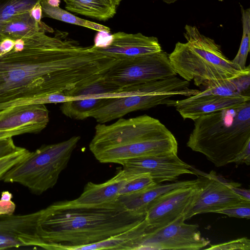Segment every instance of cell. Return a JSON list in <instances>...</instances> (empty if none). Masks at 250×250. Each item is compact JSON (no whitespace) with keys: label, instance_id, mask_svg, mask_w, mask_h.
<instances>
[{"label":"cell","instance_id":"d6a6232c","mask_svg":"<svg viewBox=\"0 0 250 250\" xmlns=\"http://www.w3.org/2000/svg\"><path fill=\"white\" fill-rule=\"evenodd\" d=\"M12 194L8 191L1 193L0 199V215H11L14 214L16 206L12 200Z\"/></svg>","mask_w":250,"mask_h":250},{"label":"cell","instance_id":"2e32d148","mask_svg":"<svg viewBox=\"0 0 250 250\" xmlns=\"http://www.w3.org/2000/svg\"><path fill=\"white\" fill-rule=\"evenodd\" d=\"M249 100L250 95L223 96L205 95L199 97L191 96L180 100H172L174 106L184 119L193 121L205 115L239 105Z\"/></svg>","mask_w":250,"mask_h":250},{"label":"cell","instance_id":"4dcf8cb0","mask_svg":"<svg viewBox=\"0 0 250 250\" xmlns=\"http://www.w3.org/2000/svg\"><path fill=\"white\" fill-rule=\"evenodd\" d=\"M206 250H250V240L247 237H242L216 245H212Z\"/></svg>","mask_w":250,"mask_h":250},{"label":"cell","instance_id":"7c38bea8","mask_svg":"<svg viewBox=\"0 0 250 250\" xmlns=\"http://www.w3.org/2000/svg\"><path fill=\"white\" fill-rule=\"evenodd\" d=\"M197 193L196 183L194 186L176 188L163 194L148 206L145 218L147 225L151 227L163 226L184 216Z\"/></svg>","mask_w":250,"mask_h":250},{"label":"cell","instance_id":"cb8c5ba5","mask_svg":"<svg viewBox=\"0 0 250 250\" xmlns=\"http://www.w3.org/2000/svg\"><path fill=\"white\" fill-rule=\"evenodd\" d=\"M120 87L106 82L103 77L98 80L65 92L72 99L111 98Z\"/></svg>","mask_w":250,"mask_h":250},{"label":"cell","instance_id":"603a6c76","mask_svg":"<svg viewBox=\"0 0 250 250\" xmlns=\"http://www.w3.org/2000/svg\"><path fill=\"white\" fill-rule=\"evenodd\" d=\"M250 69L239 76L223 82L218 84L205 88L192 96L205 95L236 96L250 95Z\"/></svg>","mask_w":250,"mask_h":250},{"label":"cell","instance_id":"ac0fdd59","mask_svg":"<svg viewBox=\"0 0 250 250\" xmlns=\"http://www.w3.org/2000/svg\"><path fill=\"white\" fill-rule=\"evenodd\" d=\"M49 121V111L44 104L17 105L0 111V130L31 124L46 126Z\"/></svg>","mask_w":250,"mask_h":250},{"label":"cell","instance_id":"60d3db41","mask_svg":"<svg viewBox=\"0 0 250 250\" xmlns=\"http://www.w3.org/2000/svg\"><path fill=\"white\" fill-rule=\"evenodd\" d=\"M164 2L167 4H172L176 2L177 0H162Z\"/></svg>","mask_w":250,"mask_h":250},{"label":"cell","instance_id":"4fadbf2b","mask_svg":"<svg viewBox=\"0 0 250 250\" xmlns=\"http://www.w3.org/2000/svg\"><path fill=\"white\" fill-rule=\"evenodd\" d=\"M121 165L129 174H149L157 184L174 181L183 174H194L193 167L180 159L177 154L135 158Z\"/></svg>","mask_w":250,"mask_h":250},{"label":"cell","instance_id":"6da1fadb","mask_svg":"<svg viewBox=\"0 0 250 250\" xmlns=\"http://www.w3.org/2000/svg\"><path fill=\"white\" fill-rule=\"evenodd\" d=\"M56 31L22 38L24 47L0 56V104L66 92L103 77L115 60Z\"/></svg>","mask_w":250,"mask_h":250},{"label":"cell","instance_id":"836d02e7","mask_svg":"<svg viewBox=\"0 0 250 250\" xmlns=\"http://www.w3.org/2000/svg\"><path fill=\"white\" fill-rule=\"evenodd\" d=\"M21 148L16 146L11 137L0 139V158L16 152Z\"/></svg>","mask_w":250,"mask_h":250},{"label":"cell","instance_id":"7402d4cb","mask_svg":"<svg viewBox=\"0 0 250 250\" xmlns=\"http://www.w3.org/2000/svg\"><path fill=\"white\" fill-rule=\"evenodd\" d=\"M67 11L95 19L106 21L116 13V6L110 0H62Z\"/></svg>","mask_w":250,"mask_h":250},{"label":"cell","instance_id":"ba28073f","mask_svg":"<svg viewBox=\"0 0 250 250\" xmlns=\"http://www.w3.org/2000/svg\"><path fill=\"white\" fill-rule=\"evenodd\" d=\"M197 175L196 196L184 215L185 221L193 216L213 212L231 206L250 203L236 194L232 189L240 183L229 181L212 170L208 173L193 167Z\"/></svg>","mask_w":250,"mask_h":250},{"label":"cell","instance_id":"8992f818","mask_svg":"<svg viewBox=\"0 0 250 250\" xmlns=\"http://www.w3.org/2000/svg\"><path fill=\"white\" fill-rule=\"evenodd\" d=\"M189 82L176 76L152 82L145 92L138 94L107 98L104 104L89 114V117L104 124L138 110L148 109L166 104L169 106L171 98L177 96L190 97L199 90L189 88Z\"/></svg>","mask_w":250,"mask_h":250},{"label":"cell","instance_id":"1f68e13d","mask_svg":"<svg viewBox=\"0 0 250 250\" xmlns=\"http://www.w3.org/2000/svg\"><path fill=\"white\" fill-rule=\"evenodd\" d=\"M214 213L226 215L230 217L250 218V203L231 206L216 211Z\"/></svg>","mask_w":250,"mask_h":250},{"label":"cell","instance_id":"f546056e","mask_svg":"<svg viewBox=\"0 0 250 250\" xmlns=\"http://www.w3.org/2000/svg\"><path fill=\"white\" fill-rule=\"evenodd\" d=\"M30 151L21 147L20 150L0 158V180L4 174L22 160Z\"/></svg>","mask_w":250,"mask_h":250},{"label":"cell","instance_id":"5bb4252c","mask_svg":"<svg viewBox=\"0 0 250 250\" xmlns=\"http://www.w3.org/2000/svg\"><path fill=\"white\" fill-rule=\"evenodd\" d=\"M40 210L25 214L0 215V249L34 246L43 249L38 234Z\"/></svg>","mask_w":250,"mask_h":250},{"label":"cell","instance_id":"44dd1931","mask_svg":"<svg viewBox=\"0 0 250 250\" xmlns=\"http://www.w3.org/2000/svg\"><path fill=\"white\" fill-rule=\"evenodd\" d=\"M147 226L145 219L129 230L96 243L81 247L78 250H136Z\"/></svg>","mask_w":250,"mask_h":250},{"label":"cell","instance_id":"9a60e30c","mask_svg":"<svg viewBox=\"0 0 250 250\" xmlns=\"http://www.w3.org/2000/svg\"><path fill=\"white\" fill-rule=\"evenodd\" d=\"M95 47L103 54L116 61L131 59L162 50L157 37L146 36L141 33L131 34L124 32L111 34L106 46Z\"/></svg>","mask_w":250,"mask_h":250},{"label":"cell","instance_id":"30bf717a","mask_svg":"<svg viewBox=\"0 0 250 250\" xmlns=\"http://www.w3.org/2000/svg\"><path fill=\"white\" fill-rule=\"evenodd\" d=\"M165 126L157 119L147 115L120 119L109 125L99 123L95 126L89 149L93 154L107 147L142 139L156 133Z\"/></svg>","mask_w":250,"mask_h":250},{"label":"cell","instance_id":"8d00e7d4","mask_svg":"<svg viewBox=\"0 0 250 250\" xmlns=\"http://www.w3.org/2000/svg\"><path fill=\"white\" fill-rule=\"evenodd\" d=\"M241 185L234 186L232 189L233 192L241 198L250 202V191L243 188H241Z\"/></svg>","mask_w":250,"mask_h":250},{"label":"cell","instance_id":"d590c367","mask_svg":"<svg viewBox=\"0 0 250 250\" xmlns=\"http://www.w3.org/2000/svg\"><path fill=\"white\" fill-rule=\"evenodd\" d=\"M15 41L9 38H5L0 41V56L12 50Z\"/></svg>","mask_w":250,"mask_h":250},{"label":"cell","instance_id":"ab89813d","mask_svg":"<svg viewBox=\"0 0 250 250\" xmlns=\"http://www.w3.org/2000/svg\"><path fill=\"white\" fill-rule=\"evenodd\" d=\"M110 0L111 2H112L114 3V4H115L116 6V7H117L120 4L122 0Z\"/></svg>","mask_w":250,"mask_h":250},{"label":"cell","instance_id":"4316f807","mask_svg":"<svg viewBox=\"0 0 250 250\" xmlns=\"http://www.w3.org/2000/svg\"><path fill=\"white\" fill-rule=\"evenodd\" d=\"M240 5L242 15V37L238 51L235 58L231 61L241 70H243L247 67L246 62L250 51V9H244L242 4Z\"/></svg>","mask_w":250,"mask_h":250},{"label":"cell","instance_id":"74e56055","mask_svg":"<svg viewBox=\"0 0 250 250\" xmlns=\"http://www.w3.org/2000/svg\"><path fill=\"white\" fill-rule=\"evenodd\" d=\"M31 16L37 21H41L42 18V11L41 3L35 5L30 11Z\"/></svg>","mask_w":250,"mask_h":250},{"label":"cell","instance_id":"ffe728a7","mask_svg":"<svg viewBox=\"0 0 250 250\" xmlns=\"http://www.w3.org/2000/svg\"><path fill=\"white\" fill-rule=\"evenodd\" d=\"M39 32L53 33L54 30L41 21H37L29 11L18 14L6 21L0 29V41L5 38L22 39Z\"/></svg>","mask_w":250,"mask_h":250},{"label":"cell","instance_id":"8fae6325","mask_svg":"<svg viewBox=\"0 0 250 250\" xmlns=\"http://www.w3.org/2000/svg\"><path fill=\"white\" fill-rule=\"evenodd\" d=\"M177 141L165 126L156 133L137 141L111 146L93 154L102 163L121 165L133 158L148 156L177 154Z\"/></svg>","mask_w":250,"mask_h":250},{"label":"cell","instance_id":"277c9868","mask_svg":"<svg viewBox=\"0 0 250 250\" xmlns=\"http://www.w3.org/2000/svg\"><path fill=\"white\" fill-rule=\"evenodd\" d=\"M184 36L187 42H177L169 54L170 63L183 79L205 88L236 77L250 69L242 70L226 57L220 46L202 34L197 27L186 24Z\"/></svg>","mask_w":250,"mask_h":250},{"label":"cell","instance_id":"52a82bcc","mask_svg":"<svg viewBox=\"0 0 250 250\" xmlns=\"http://www.w3.org/2000/svg\"><path fill=\"white\" fill-rule=\"evenodd\" d=\"M168 55L162 50L131 59L116 61L103 78L109 83L123 87L177 76Z\"/></svg>","mask_w":250,"mask_h":250},{"label":"cell","instance_id":"f35d334b","mask_svg":"<svg viewBox=\"0 0 250 250\" xmlns=\"http://www.w3.org/2000/svg\"><path fill=\"white\" fill-rule=\"evenodd\" d=\"M47 3L54 7H59L60 0H47Z\"/></svg>","mask_w":250,"mask_h":250},{"label":"cell","instance_id":"e575fe53","mask_svg":"<svg viewBox=\"0 0 250 250\" xmlns=\"http://www.w3.org/2000/svg\"><path fill=\"white\" fill-rule=\"evenodd\" d=\"M237 165L245 164L247 166L250 164V141H249L243 148L238 152L231 163Z\"/></svg>","mask_w":250,"mask_h":250},{"label":"cell","instance_id":"d4e9b609","mask_svg":"<svg viewBox=\"0 0 250 250\" xmlns=\"http://www.w3.org/2000/svg\"><path fill=\"white\" fill-rule=\"evenodd\" d=\"M107 98L72 99L62 103L60 109L66 116L75 120H83L101 106Z\"/></svg>","mask_w":250,"mask_h":250},{"label":"cell","instance_id":"83f0119b","mask_svg":"<svg viewBox=\"0 0 250 250\" xmlns=\"http://www.w3.org/2000/svg\"><path fill=\"white\" fill-rule=\"evenodd\" d=\"M42 0H0V29L14 16L29 11Z\"/></svg>","mask_w":250,"mask_h":250},{"label":"cell","instance_id":"3957f363","mask_svg":"<svg viewBox=\"0 0 250 250\" xmlns=\"http://www.w3.org/2000/svg\"><path fill=\"white\" fill-rule=\"evenodd\" d=\"M187 143L215 167L229 163L250 141V100L195 119Z\"/></svg>","mask_w":250,"mask_h":250},{"label":"cell","instance_id":"5b68a950","mask_svg":"<svg viewBox=\"0 0 250 250\" xmlns=\"http://www.w3.org/2000/svg\"><path fill=\"white\" fill-rule=\"evenodd\" d=\"M80 139V136H74L30 151L4 174L1 180L19 184L35 194H42L56 185Z\"/></svg>","mask_w":250,"mask_h":250},{"label":"cell","instance_id":"d6986e66","mask_svg":"<svg viewBox=\"0 0 250 250\" xmlns=\"http://www.w3.org/2000/svg\"><path fill=\"white\" fill-rule=\"evenodd\" d=\"M197 180L158 184L137 192L121 195L119 201L126 209L141 213H146L148 206L153 201L167 192L178 188L194 186Z\"/></svg>","mask_w":250,"mask_h":250},{"label":"cell","instance_id":"9c48e42d","mask_svg":"<svg viewBox=\"0 0 250 250\" xmlns=\"http://www.w3.org/2000/svg\"><path fill=\"white\" fill-rule=\"evenodd\" d=\"M185 221L182 215L163 226L147 225L136 250H198L207 246L210 241L201 236L199 226Z\"/></svg>","mask_w":250,"mask_h":250},{"label":"cell","instance_id":"7a4b0ae2","mask_svg":"<svg viewBox=\"0 0 250 250\" xmlns=\"http://www.w3.org/2000/svg\"><path fill=\"white\" fill-rule=\"evenodd\" d=\"M145 218L146 213L130 211L118 200L99 204L65 200L40 210L38 231L44 249L78 250L129 230Z\"/></svg>","mask_w":250,"mask_h":250},{"label":"cell","instance_id":"484cf974","mask_svg":"<svg viewBox=\"0 0 250 250\" xmlns=\"http://www.w3.org/2000/svg\"><path fill=\"white\" fill-rule=\"evenodd\" d=\"M42 8V18L47 17L66 23L83 26L97 31L110 32L109 27L81 19L59 7H54L49 5L47 0H42L41 2Z\"/></svg>","mask_w":250,"mask_h":250},{"label":"cell","instance_id":"e0dca14e","mask_svg":"<svg viewBox=\"0 0 250 250\" xmlns=\"http://www.w3.org/2000/svg\"><path fill=\"white\" fill-rule=\"evenodd\" d=\"M136 174H131L123 169L112 178L101 184L89 182L82 193L75 201L81 204H99L117 200L121 189L130 179Z\"/></svg>","mask_w":250,"mask_h":250},{"label":"cell","instance_id":"f1b7e54d","mask_svg":"<svg viewBox=\"0 0 250 250\" xmlns=\"http://www.w3.org/2000/svg\"><path fill=\"white\" fill-rule=\"evenodd\" d=\"M156 184L149 174H136L126 182L120 191V195L137 192Z\"/></svg>","mask_w":250,"mask_h":250}]
</instances>
